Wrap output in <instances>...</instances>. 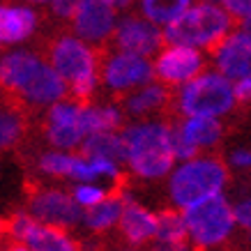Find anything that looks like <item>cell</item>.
Here are the masks:
<instances>
[{
    "label": "cell",
    "instance_id": "obj_1",
    "mask_svg": "<svg viewBox=\"0 0 251 251\" xmlns=\"http://www.w3.org/2000/svg\"><path fill=\"white\" fill-rule=\"evenodd\" d=\"M125 145V161L141 177H161L175 164L171 150V125L145 122L134 125L120 134Z\"/></svg>",
    "mask_w": 251,
    "mask_h": 251
},
{
    "label": "cell",
    "instance_id": "obj_2",
    "mask_svg": "<svg viewBox=\"0 0 251 251\" xmlns=\"http://www.w3.org/2000/svg\"><path fill=\"white\" fill-rule=\"evenodd\" d=\"M233 23H235V16H230L221 5L201 0L196 7L187 9L182 16L166 23L161 39L168 44L203 46L207 51H214L224 42V37L233 30Z\"/></svg>",
    "mask_w": 251,
    "mask_h": 251
},
{
    "label": "cell",
    "instance_id": "obj_3",
    "mask_svg": "<svg viewBox=\"0 0 251 251\" xmlns=\"http://www.w3.org/2000/svg\"><path fill=\"white\" fill-rule=\"evenodd\" d=\"M182 219L184 226H187V235L198 247L221 244L230 235L233 226H235L233 210H230L228 201L221 196V191L210 194V196L187 205Z\"/></svg>",
    "mask_w": 251,
    "mask_h": 251
},
{
    "label": "cell",
    "instance_id": "obj_4",
    "mask_svg": "<svg viewBox=\"0 0 251 251\" xmlns=\"http://www.w3.org/2000/svg\"><path fill=\"white\" fill-rule=\"evenodd\" d=\"M226 184V166L219 159L191 157L171 177V198L175 205L187 207L201 198L217 194Z\"/></svg>",
    "mask_w": 251,
    "mask_h": 251
},
{
    "label": "cell",
    "instance_id": "obj_5",
    "mask_svg": "<svg viewBox=\"0 0 251 251\" xmlns=\"http://www.w3.org/2000/svg\"><path fill=\"white\" fill-rule=\"evenodd\" d=\"M235 106L233 81L224 74L207 72L194 76L180 95V108L187 115H226Z\"/></svg>",
    "mask_w": 251,
    "mask_h": 251
},
{
    "label": "cell",
    "instance_id": "obj_6",
    "mask_svg": "<svg viewBox=\"0 0 251 251\" xmlns=\"http://www.w3.org/2000/svg\"><path fill=\"white\" fill-rule=\"evenodd\" d=\"M9 233L19 244L32 251H74L76 242L65 235V230L53 224L37 221L30 214H16L9 224Z\"/></svg>",
    "mask_w": 251,
    "mask_h": 251
},
{
    "label": "cell",
    "instance_id": "obj_7",
    "mask_svg": "<svg viewBox=\"0 0 251 251\" xmlns=\"http://www.w3.org/2000/svg\"><path fill=\"white\" fill-rule=\"evenodd\" d=\"M51 67L62 76L65 83L97 72V51H92L76 37H60L51 46Z\"/></svg>",
    "mask_w": 251,
    "mask_h": 251
},
{
    "label": "cell",
    "instance_id": "obj_8",
    "mask_svg": "<svg viewBox=\"0 0 251 251\" xmlns=\"http://www.w3.org/2000/svg\"><path fill=\"white\" fill-rule=\"evenodd\" d=\"M30 217L53 226H76L81 224V207L74 196H67L58 189H42L30 198Z\"/></svg>",
    "mask_w": 251,
    "mask_h": 251
},
{
    "label": "cell",
    "instance_id": "obj_9",
    "mask_svg": "<svg viewBox=\"0 0 251 251\" xmlns=\"http://www.w3.org/2000/svg\"><path fill=\"white\" fill-rule=\"evenodd\" d=\"M203 67H205V62H203V55L196 51V46L171 44V49H166L159 55L154 72L168 85H180L201 74Z\"/></svg>",
    "mask_w": 251,
    "mask_h": 251
},
{
    "label": "cell",
    "instance_id": "obj_10",
    "mask_svg": "<svg viewBox=\"0 0 251 251\" xmlns=\"http://www.w3.org/2000/svg\"><path fill=\"white\" fill-rule=\"evenodd\" d=\"M115 44L120 51L136 55H152L154 51H159L161 46V32L157 28V23L148 21V19H136V16H127L120 23H115Z\"/></svg>",
    "mask_w": 251,
    "mask_h": 251
},
{
    "label": "cell",
    "instance_id": "obj_11",
    "mask_svg": "<svg viewBox=\"0 0 251 251\" xmlns=\"http://www.w3.org/2000/svg\"><path fill=\"white\" fill-rule=\"evenodd\" d=\"M46 136L60 150L76 148L85 136L81 129V106L74 101H53L46 115Z\"/></svg>",
    "mask_w": 251,
    "mask_h": 251
},
{
    "label": "cell",
    "instance_id": "obj_12",
    "mask_svg": "<svg viewBox=\"0 0 251 251\" xmlns=\"http://www.w3.org/2000/svg\"><path fill=\"white\" fill-rule=\"evenodd\" d=\"M154 76V69L150 65V60L145 55H136V53H122L113 55L104 67V78L106 85L113 90L122 92V90H131L138 85L148 83Z\"/></svg>",
    "mask_w": 251,
    "mask_h": 251
},
{
    "label": "cell",
    "instance_id": "obj_13",
    "mask_svg": "<svg viewBox=\"0 0 251 251\" xmlns=\"http://www.w3.org/2000/svg\"><path fill=\"white\" fill-rule=\"evenodd\" d=\"M74 30L81 39L101 42L106 39L115 28V12L104 0H85L83 5L72 14Z\"/></svg>",
    "mask_w": 251,
    "mask_h": 251
},
{
    "label": "cell",
    "instance_id": "obj_14",
    "mask_svg": "<svg viewBox=\"0 0 251 251\" xmlns=\"http://www.w3.org/2000/svg\"><path fill=\"white\" fill-rule=\"evenodd\" d=\"M214 53H217L219 74H224L230 81L249 76V55H251L249 30H237L233 35H226L224 42L214 49Z\"/></svg>",
    "mask_w": 251,
    "mask_h": 251
},
{
    "label": "cell",
    "instance_id": "obj_15",
    "mask_svg": "<svg viewBox=\"0 0 251 251\" xmlns=\"http://www.w3.org/2000/svg\"><path fill=\"white\" fill-rule=\"evenodd\" d=\"M65 92H67V83L62 81V76L51 65L42 62L35 69V74L23 83L19 95L32 106H46V104H53V101L62 99Z\"/></svg>",
    "mask_w": 251,
    "mask_h": 251
},
{
    "label": "cell",
    "instance_id": "obj_16",
    "mask_svg": "<svg viewBox=\"0 0 251 251\" xmlns=\"http://www.w3.org/2000/svg\"><path fill=\"white\" fill-rule=\"evenodd\" d=\"M120 230L127 237V242L131 244H145L154 240L157 233V217L152 212H148L145 207L134 203L127 194H125V205L120 212Z\"/></svg>",
    "mask_w": 251,
    "mask_h": 251
},
{
    "label": "cell",
    "instance_id": "obj_17",
    "mask_svg": "<svg viewBox=\"0 0 251 251\" xmlns=\"http://www.w3.org/2000/svg\"><path fill=\"white\" fill-rule=\"evenodd\" d=\"M37 25V16L28 7L0 5V44H16L28 39Z\"/></svg>",
    "mask_w": 251,
    "mask_h": 251
},
{
    "label": "cell",
    "instance_id": "obj_18",
    "mask_svg": "<svg viewBox=\"0 0 251 251\" xmlns=\"http://www.w3.org/2000/svg\"><path fill=\"white\" fill-rule=\"evenodd\" d=\"M39 65H42V60L28 51L7 53L0 60V88H5L9 92H19Z\"/></svg>",
    "mask_w": 251,
    "mask_h": 251
},
{
    "label": "cell",
    "instance_id": "obj_19",
    "mask_svg": "<svg viewBox=\"0 0 251 251\" xmlns=\"http://www.w3.org/2000/svg\"><path fill=\"white\" fill-rule=\"evenodd\" d=\"M39 168L49 175H58V177H74L78 182H92L99 175L92 171L90 161L83 157H72V154L62 152H46L39 159Z\"/></svg>",
    "mask_w": 251,
    "mask_h": 251
},
{
    "label": "cell",
    "instance_id": "obj_20",
    "mask_svg": "<svg viewBox=\"0 0 251 251\" xmlns=\"http://www.w3.org/2000/svg\"><path fill=\"white\" fill-rule=\"evenodd\" d=\"M81 154L83 159H92V157H101V159L111 161H125V145H122L120 134L115 131H95L81 138Z\"/></svg>",
    "mask_w": 251,
    "mask_h": 251
},
{
    "label": "cell",
    "instance_id": "obj_21",
    "mask_svg": "<svg viewBox=\"0 0 251 251\" xmlns=\"http://www.w3.org/2000/svg\"><path fill=\"white\" fill-rule=\"evenodd\" d=\"M122 205H125V194L118 189V191H113L111 196L106 194L99 203L88 207V212L81 217V221L92 230H108L120 219Z\"/></svg>",
    "mask_w": 251,
    "mask_h": 251
},
{
    "label": "cell",
    "instance_id": "obj_22",
    "mask_svg": "<svg viewBox=\"0 0 251 251\" xmlns=\"http://www.w3.org/2000/svg\"><path fill=\"white\" fill-rule=\"evenodd\" d=\"M180 131L196 148H210L219 143L224 127L214 115H189V120L180 125Z\"/></svg>",
    "mask_w": 251,
    "mask_h": 251
},
{
    "label": "cell",
    "instance_id": "obj_23",
    "mask_svg": "<svg viewBox=\"0 0 251 251\" xmlns=\"http://www.w3.org/2000/svg\"><path fill=\"white\" fill-rule=\"evenodd\" d=\"M154 240L159 242V249H187V226L182 214L164 212L157 217V233Z\"/></svg>",
    "mask_w": 251,
    "mask_h": 251
},
{
    "label": "cell",
    "instance_id": "obj_24",
    "mask_svg": "<svg viewBox=\"0 0 251 251\" xmlns=\"http://www.w3.org/2000/svg\"><path fill=\"white\" fill-rule=\"evenodd\" d=\"M171 101V92L168 88L164 85H148L143 83V88L134 95H127V111L131 115H148V113H154V111H159L164 108Z\"/></svg>",
    "mask_w": 251,
    "mask_h": 251
},
{
    "label": "cell",
    "instance_id": "obj_25",
    "mask_svg": "<svg viewBox=\"0 0 251 251\" xmlns=\"http://www.w3.org/2000/svg\"><path fill=\"white\" fill-rule=\"evenodd\" d=\"M122 125V113L113 106H81V129L83 134H95V131H115Z\"/></svg>",
    "mask_w": 251,
    "mask_h": 251
},
{
    "label": "cell",
    "instance_id": "obj_26",
    "mask_svg": "<svg viewBox=\"0 0 251 251\" xmlns=\"http://www.w3.org/2000/svg\"><path fill=\"white\" fill-rule=\"evenodd\" d=\"M191 0H143V14L148 21L157 25H166L175 21L177 16H182L189 9Z\"/></svg>",
    "mask_w": 251,
    "mask_h": 251
},
{
    "label": "cell",
    "instance_id": "obj_27",
    "mask_svg": "<svg viewBox=\"0 0 251 251\" xmlns=\"http://www.w3.org/2000/svg\"><path fill=\"white\" fill-rule=\"evenodd\" d=\"M23 136V122L12 111H0V150L16 145Z\"/></svg>",
    "mask_w": 251,
    "mask_h": 251
},
{
    "label": "cell",
    "instance_id": "obj_28",
    "mask_svg": "<svg viewBox=\"0 0 251 251\" xmlns=\"http://www.w3.org/2000/svg\"><path fill=\"white\" fill-rule=\"evenodd\" d=\"M171 150H173L175 159H182V161H187L198 154V148L191 143V141L184 138V134L180 131L177 125H171Z\"/></svg>",
    "mask_w": 251,
    "mask_h": 251
},
{
    "label": "cell",
    "instance_id": "obj_29",
    "mask_svg": "<svg viewBox=\"0 0 251 251\" xmlns=\"http://www.w3.org/2000/svg\"><path fill=\"white\" fill-rule=\"evenodd\" d=\"M104 196H106V191L99 189V187H95V184H90V182H81L76 189H74V201L83 207L95 205V203H99Z\"/></svg>",
    "mask_w": 251,
    "mask_h": 251
},
{
    "label": "cell",
    "instance_id": "obj_30",
    "mask_svg": "<svg viewBox=\"0 0 251 251\" xmlns=\"http://www.w3.org/2000/svg\"><path fill=\"white\" fill-rule=\"evenodd\" d=\"M203 2H217V5H221V7H226V12H228L230 16L240 19L242 23H249L251 0H203Z\"/></svg>",
    "mask_w": 251,
    "mask_h": 251
},
{
    "label": "cell",
    "instance_id": "obj_31",
    "mask_svg": "<svg viewBox=\"0 0 251 251\" xmlns=\"http://www.w3.org/2000/svg\"><path fill=\"white\" fill-rule=\"evenodd\" d=\"M85 0H53V14L60 19H72V14L76 12Z\"/></svg>",
    "mask_w": 251,
    "mask_h": 251
},
{
    "label": "cell",
    "instance_id": "obj_32",
    "mask_svg": "<svg viewBox=\"0 0 251 251\" xmlns=\"http://www.w3.org/2000/svg\"><path fill=\"white\" fill-rule=\"evenodd\" d=\"M233 210V219H235V224H240L242 228H249V201H242V203H237L235 207H230Z\"/></svg>",
    "mask_w": 251,
    "mask_h": 251
},
{
    "label": "cell",
    "instance_id": "obj_33",
    "mask_svg": "<svg viewBox=\"0 0 251 251\" xmlns=\"http://www.w3.org/2000/svg\"><path fill=\"white\" fill-rule=\"evenodd\" d=\"M249 90H251V81L249 76H242V78H237L235 85H233V97H235V101H247L249 99Z\"/></svg>",
    "mask_w": 251,
    "mask_h": 251
},
{
    "label": "cell",
    "instance_id": "obj_34",
    "mask_svg": "<svg viewBox=\"0 0 251 251\" xmlns=\"http://www.w3.org/2000/svg\"><path fill=\"white\" fill-rule=\"evenodd\" d=\"M230 161H233V164H235V166L244 168V166H249L251 157H249V152H247V150H235V152L230 154Z\"/></svg>",
    "mask_w": 251,
    "mask_h": 251
},
{
    "label": "cell",
    "instance_id": "obj_35",
    "mask_svg": "<svg viewBox=\"0 0 251 251\" xmlns=\"http://www.w3.org/2000/svg\"><path fill=\"white\" fill-rule=\"evenodd\" d=\"M106 5H111V7H125V5H129L131 0H104Z\"/></svg>",
    "mask_w": 251,
    "mask_h": 251
},
{
    "label": "cell",
    "instance_id": "obj_36",
    "mask_svg": "<svg viewBox=\"0 0 251 251\" xmlns=\"http://www.w3.org/2000/svg\"><path fill=\"white\" fill-rule=\"evenodd\" d=\"M5 230H7V224H5V221L0 219V237H2V233H5Z\"/></svg>",
    "mask_w": 251,
    "mask_h": 251
}]
</instances>
